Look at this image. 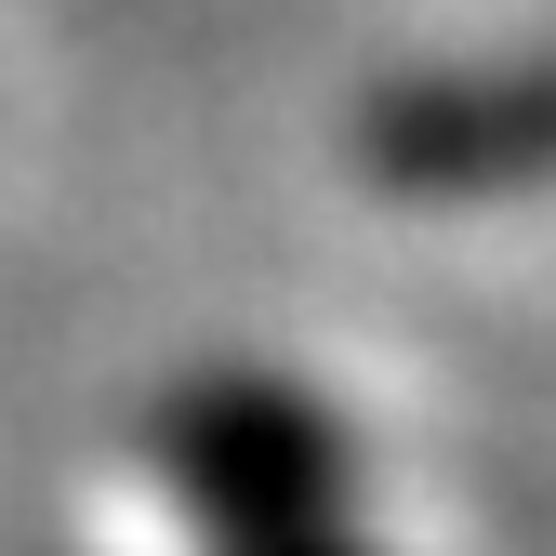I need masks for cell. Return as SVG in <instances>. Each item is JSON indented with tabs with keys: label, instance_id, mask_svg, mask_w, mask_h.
I'll list each match as a JSON object with an SVG mask.
<instances>
[{
	"label": "cell",
	"instance_id": "6da1fadb",
	"mask_svg": "<svg viewBox=\"0 0 556 556\" xmlns=\"http://www.w3.org/2000/svg\"><path fill=\"white\" fill-rule=\"evenodd\" d=\"M160 464L173 491L199 504V530L239 543V530H292V517H344V464H331V425L292 397V384H252V371H213L160 410Z\"/></svg>",
	"mask_w": 556,
	"mask_h": 556
},
{
	"label": "cell",
	"instance_id": "7a4b0ae2",
	"mask_svg": "<svg viewBox=\"0 0 556 556\" xmlns=\"http://www.w3.org/2000/svg\"><path fill=\"white\" fill-rule=\"evenodd\" d=\"M371 173H397V186H504V173H556V53H543V66H491V80L397 93V106L371 119Z\"/></svg>",
	"mask_w": 556,
	"mask_h": 556
},
{
	"label": "cell",
	"instance_id": "3957f363",
	"mask_svg": "<svg viewBox=\"0 0 556 556\" xmlns=\"http://www.w3.org/2000/svg\"><path fill=\"white\" fill-rule=\"evenodd\" d=\"M213 556H358V543H344V517H292V530H239Z\"/></svg>",
	"mask_w": 556,
	"mask_h": 556
}]
</instances>
